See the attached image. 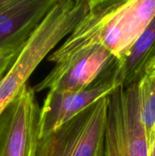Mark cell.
I'll return each instance as SVG.
<instances>
[{
	"label": "cell",
	"instance_id": "6da1fadb",
	"mask_svg": "<svg viewBox=\"0 0 155 156\" xmlns=\"http://www.w3.org/2000/svg\"><path fill=\"white\" fill-rule=\"evenodd\" d=\"M154 15L155 0H90L88 10L71 33L47 59L56 65L102 47L120 62Z\"/></svg>",
	"mask_w": 155,
	"mask_h": 156
},
{
	"label": "cell",
	"instance_id": "7a4b0ae2",
	"mask_svg": "<svg viewBox=\"0 0 155 156\" xmlns=\"http://www.w3.org/2000/svg\"><path fill=\"white\" fill-rule=\"evenodd\" d=\"M109 96L100 98L59 126L40 137L36 156H104Z\"/></svg>",
	"mask_w": 155,
	"mask_h": 156
},
{
	"label": "cell",
	"instance_id": "3957f363",
	"mask_svg": "<svg viewBox=\"0 0 155 156\" xmlns=\"http://www.w3.org/2000/svg\"><path fill=\"white\" fill-rule=\"evenodd\" d=\"M104 156H149L138 85L119 87L109 96Z\"/></svg>",
	"mask_w": 155,
	"mask_h": 156
},
{
	"label": "cell",
	"instance_id": "277c9868",
	"mask_svg": "<svg viewBox=\"0 0 155 156\" xmlns=\"http://www.w3.org/2000/svg\"><path fill=\"white\" fill-rule=\"evenodd\" d=\"M35 94L26 85L0 115V156H36L40 108Z\"/></svg>",
	"mask_w": 155,
	"mask_h": 156
},
{
	"label": "cell",
	"instance_id": "5b68a950",
	"mask_svg": "<svg viewBox=\"0 0 155 156\" xmlns=\"http://www.w3.org/2000/svg\"><path fill=\"white\" fill-rule=\"evenodd\" d=\"M118 61L106 49L94 47L70 60L56 64L49 74L32 88L35 93L46 89L65 92L83 91L112 69Z\"/></svg>",
	"mask_w": 155,
	"mask_h": 156
},
{
	"label": "cell",
	"instance_id": "8992f818",
	"mask_svg": "<svg viewBox=\"0 0 155 156\" xmlns=\"http://www.w3.org/2000/svg\"><path fill=\"white\" fill-rule=\"evenodd\" d=\"M115 66L83 91H49L40 111L39 138L56 130L85 108L100 98L110 96L119 88Z\"/></svg>",
	"mask_w": 155,
	"mask_h": 156
},
{
	"label": "cell",
	"instance_id": "52a82bcc",
	"mask_svg": "<svg viewBox=\"0 0 155 156\" xmlns=\"http://www.w3.org/2000/svg\"><path fill=\"white\" fill-rule=\"evenodd\" d=\"M56 0H28L0 24V51L18 55Z\"/></svg>",
	"mask_w": 155,
	"mask_h": 156
},
{
	"label": "cell",
	"instance_id": "ba28073f",
	"mask_svg": "<svg viewBox=\"0 0 155 156\" xmlns=\"http://www.w3.org/2000/svg\"><path fill=\"white\" fill-rule=\"evenodd\" d=\"M155 65V15L123 60L117 62L115 76L120 87L138 85Z\"/></svg>",
	"mask_w": 155,
	"mask_h": 156
},
{
	"label": "cell",
	"instance_id": "9c48e42d",
	"mask_svg": "<svg viewBox=\"0 0 155 156\" xmlns=\"http://www.w3.org/2000/svg\"><path fill=\"white\" fill-rule=\"evenodd\" d=\"M141 114L149 150L155 143V79L151 74L138 83Z\"/></svg>",
	"mask_w": 155,
	"mask_h": 156
},
{
	"label": "cell",
	"instance_id": "30bf717a",
	"mask_svg": "<svg viewBox=\"0 0 155 156\" xmlns=\"http://www.w3.org/2000/svg\"><path fill=\"white\" fill-rule=\"evenodd\" d=\"M28 0H0V24L22 9Z\"/></svg>",
	"mask_w": 155,
	"mask_h": 156
},
{
	"label": "cell",
	"instance_id": "8fae6325",
	"mask_svg": "<svg viewBox=\"0 0 155 156\" xmlns=\"http://www.w3.org/2000/svg\"><path fill=\"white\" fill-rule=\"evenodd\" d=\"M18 55L4 53L0 51V79L9 70L12 64L17 58Z\"/></svg>",
	"mask_w": 155,
	"mask_h": 156
},
{
	"label": "cell",
	"instance_id": "7c38bea8",
	"mask_svg": "<svg viewBox=\"0 0 155 156\" xmlns=\"http://www.w3.org/2000/svg\"><path fill=\"white\" fill-rule=\"evenodd\" d=\"M149 156H155V143L149 150Z\"/></svg>",
	"mask_w": 155,
	"mask_h": 156
},
{
	"label": "cell",
	"instance_id": "4fadbf2b",
	"mask_svg": "<svg viewBox=\"0 0 155 156\" xmlns=\"http://www.w3.org/2000/svg\"><path fill=\"white\" fill-rule=\"evenodd\" d=\"M150 73H155V65L153 66V68H152L151 71H150ZM150 73H149V74H150Z\"/></svg>",
	"mask_w": 155,
	"mask_h": 156
},
{
	"label": "cell",
	"instance_id": "5bb4252c",
	"mask_svg": "<svg viewBox=\"0 0 155 156\" xmlns=\"http://www.w3.org/2000/svg\"><path fill=\"white\" fill-rule=\"evenodd\" d=\"M150 74L153 75V76H154V79H155V73H150Z\"/></svg>",
	"mask_w": 155,
	"mask_h": 156
}]
</instances>
